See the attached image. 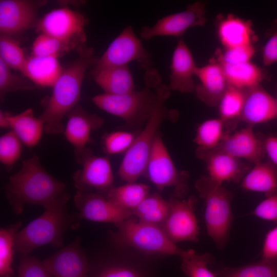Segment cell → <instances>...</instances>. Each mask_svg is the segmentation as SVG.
I'll list each match as a JSON object with an SVG mask.
<instances>
[{"mask_svg":"<svg viewBox=\"0 0 277 277\" xmlns=\"http://www.w3.org/2000/svg\"><path fill=\"white\" fill-rule=\"evenodd\" d=\"M9 127L17 135L23 144L29 148L36 146L39 142L44 123L39 117L34 115L32 109L12 115L6 112Z\"/></svg>","mask_w":277,"mask_h":277,"instance_id":"obj_26","label":"cell"},{"mask_svg":"<svg viewBox=\"0 0 277 277\" xmlns=\"http://www.w3.org/2000/svg\"><path fill=\"white\" fill-rule=\"evenodd\" d=\"M68 195L45 209L41 215L19 230L15 236V249L20 254H30L38 247L51 245L62 247L65 232L73 226L67 209Z\"/></svg>","mask_w":277,"mask_h":277,"instance_id":"obj_3","label":"cell"},{"mask_svg":"<svg viewBox=\"0 0 277 277\" xmlns=\"http://www.w3.org/2000/svg\"><path fill=\"white\" fill-rule=\"evenodd\" d=\"M252 214L257 217L277 224V192L266 196Z\"/></svg>","mask_w":277,"mask_h":277,"instance_id":"obj_43","label":"cell"},{"mask_svg":"<svg viewBox=\"0 0 277 277\" xmlns=\"http://www.w3.org/2000/svg\"><path fill=\"white\" fill-rule=\"evenodd\" d=\"M67 184L55 179L43 167L37 155L23 161L21 169L11 176L5 187L6 197L16 214L26 205L44 209L69 195Z\"/></svg>","mask_w":277,"mask_h":277,"instance_id":"obj_1","label":"cell"},{"mask_svg":"<svg viewBox=\"0 0 277 277\" xmlns=\"http://www.w3.org/2000/svg\"><path fill=\"white\" fill-rule=\"evenodd\" d=\"M217 33L225 49L253 44L254 32L251 22L234 14H228L220 18Z\"/></svg>","mask_w":277,"mask_h":277,"instance_id":"obj_23","label":"cell"},{"mask_svg":"<svg viewBox=\"0 0 277 277\" xmlns=\"http://www.w3.org/2000/svg\"><path fill=\"white\" fill-rule=\"evenodd\" d=\"M197 66L184 40L180 38L174 50L170 66V90L181 93L193 92L196 85L193 80Z\"/></svg>","mask_w":277,"mask_h":277,"instance_id":"obj_19","label":"cell"},{"mask_svg":"<svg viewBox=\"0 0 277 277\" xmlns=\"http://www.w3.org/2000/svg\"><path fill=\"white\" fill-rule=\"evenodd\" d=\"M216 149L254 164L262 161L266 155L263 138L259 137L249 125L234 133H226Z\"/></svg>","mask_w":277,"mask_h":277,"instance_id":"obj_18","label":"cell"},{"mask_svg":"<svg viewBox=\"0 0 277 277\" xmlns=\"http://www.w3.org/2000/svg\"><path fill=\"white\" fill-rule=\"evenodd\" d=\"M45 2L28 0L0 1L1 34L13 36L35 27L38 10Z\"/></svg>","mask_w":277,"mask_h":277,"instance_id":"obj_14","label":"cell"},{"mask_svg":"<svg viewBox=\"0 0 277 277\" xmlns=\"http://www.w3.org/2000/svg\"><path fill=\"white\" fill-rule=\"evenodd\" d=\"M149 187L144 184L127 183L113 187L106 197L117 206L133 211L149 194Z\"/></svg>","mask_w":277,"mask_h":277,"instance_id":"obj_29","label":"cell"},{"mask_svg":"<svg viewBox=\"0 0 277 277\" xmlns=\"http://www.w3.org/2000/svg\"><path fill=\"white\" fill-rule=\"evenodd\" d=\"M92 74L94 82L104 93L123 94L135 90L133 75L128 65L106 68Z\"/></svg>","mask_w":277,"mask_h":277,"instance_id":"obj_27","label":"cell"},{"mask_svg":"<svg viewBox=\"0 0 277 277\" xmlns=\"http://www.w3.org/2000/svg\"><path fill=\"white\" fill-rule=\"evenodd\" d=\"M262 259H277V226L267 233L262 250Z\"/></svg>","mask_w":277,"mask_h":277,"instance_id":"obj_45","label":"cell"},{"mask_svg":"<svg viewBox=\"0 0 277 277\" xmlns=\"http://www.w3.org/2000/svg\"><path fill=\"white\" fill-rule=\"evenodd\" d=\"M145 87L123 94L104 93L94 96L92 101L100 109L118 117L127 124L146 123L158 98V87L145 83Z\"/></svg>","mask_w":277,"mask_h":277,"instance_id":"obj_7","label":"cell"},{"mask_svg":"<svg viewBox=\"0 0 277 277\" xmlns=\"http://www.w3.org/2000/svg\"><path fill=\"white\" fill-rule=\"evenodd\" d=\"M221 277H277V259L261 261L238 267H225Z\"/></svg>","mask_w":277,"mask_h":277,"instance_id":"obj_34","label":"cell"},{"mask_svg":"<svg viewBox=\"0 0 277 277\" xmlns=\"http://www.w3.org/2000/svg\"><path fill=\"white\" fill-rule=\"evenodd\" d=\"M74 201L80 219L115 224L134 215L132 210L122 208L106 197L90 191L76 190Z\"/></svg>","mask_w":277,"mask_h":277,"instance_id":"obj_15","label":"cell"},{"mask_svg":"<svg viewBox=\"0 0 277 277\" xmlns=\"http://www.w3.org/2000/svg\"><path fill=\"white\" fill-rule=\"evenodd\" d=\"M276 108H277V98H276Z\"/></svg>","mask_w":277,"mask_h":277,"instance_id":"obj_49","label":"cell"},{"mask_svg":"<svg viewBox=\"0 0 277 277\" xmlns=\"http://www.w3.org/2000/svg\"><path fill=\"white\" fill-rule=\"evenodd\" d=\"M255 53L253 44L225 48L223 52L217 49L215 59L227 64L243 63L251 62Z\"/></svg>","mask_w":277,"mask_h":277,"instance_id":"obj_41","label":"cell"},{"mask_svg":"<svg viewBox=\"0 0 277 277\" xmlns=\"http://www.w3.org/2000/svg\"><path fill=\"white\" fill-rule=\"evenodd\" d=\"M168 86L162 84L158 87L157 102L141 132L136 136L133 144L121 162L118 174L127 183H134L145 175L155 138L162 123L171 117L172 112L167 108L165 102L170 95Z\"/></svg>","mask_w":277,"mask_h":277,"instance_id":"obj_4","label":"cell"},{"mask_svg":"<svg viewBox=\"0 0 277 277\" xmlns=\"http://www.w3.org/2000/svg\"><path fill=\"white\" fill-rule=\"evenodd\" d=\"M181 259V270L188 277H216L207 267L214 260L211 254H198L193 250H189L188 254Z\"/></svg>","mask_w":277,"mask_h":277,"instance_id":"obj_35","label":"cell"},{"mask_svg":"<svg viewBox=\"0 0 277 277\" xmlns=\"http://www.w3.org/2000/svg\"><path fill=\"white\" fill-rule=\"evenodd\" d=\"M0 127L2 128H8L9 123L6 112L0 111Z\"/></svg>","mask_w":277,"mask_h":277,"instance_id":"obj_48","label":"cell"},{"mask_svg":"<svg viewBox=\"0 0 277 277\" xmlns=\"http://www.w3.org/2000/svg\"><path fill=\"white\" fill-rule=\"evenodd\" d=\"M169 210L168 200L154 193L149 194L133 211L140 220L160 226L166 219Z\"/></svg>","mask_w":277,"mask_h":277,"instance_id":"obj_31","label":"cell"},{"mask_svg":"<svg viewBox=\"0 0 277 277\" xmlns=\"http://www.w3.org/2000/svg\"><path fill=\"white\" fill-rule=\"evenodd\" d=\"M23 143L11 130L0 137V161L10 169L20 159L23 151Z\"/></svg>","mask_w":277,"mask_h":277,"instance_id":"obj_39","label":"cell"},{"mask_svg":"<svg viewBox=\"0 0 277 277\" xmlns=\"http://www.w3.org/2000/svg\"><path fill=\"white\" fill-rule=\"evenodd\" d=\"M145 174L158 190L173 187L175 197L179 199L188 192L189 175L176 169L160 132L155 138Z\"/></svg>","mask_w":277,"mask_h":277,"instance_id":"obj_9","label":"cell"},{"mask_svg":"<svg viewBox=\"0 0 277 277\" xmlns=\"http://www.w3.org/2000/svg\"><path fill=\"white\" fill-rule=\"evenodd\" d=\"M215 61L221 66L228 85L238 89L245 90L260 85L268 77L265 69L251 62L230 64Z\"/></svg>","mask_w":277,"mask_h":277,"instance_id":"obj_24","label":"cell"},{"mask_svg":"<svg viewBox=\"0 0 277 277\" xmlns=\"http://www.w3.org/2000/svg\"><path fill=\"white\" fill-rule=\"evenodd\" d=\"M169 210L164 222L160 226L174 243L183 241L197 242L199 227L195 215L196 199L172 197L168 200Z\"/></svg>","mask_w":277,"mask_h":277,"instance_id":"obj_12","label":"cell"},{"mask_svg":"<svg viewBox=\"0 0 277 277\" xmlns=\"http://www.w3.org/2000/svg\"><path fill=\"white\" fill-rule=\"evenodd\" d=\"M245 92L241 121L252 126L277 118L276 98L261 85L245 89Z\"/></svg>","mask_w":277,"mask_h":277,"instance_id":"obj_21","label":"cell"},{"mask_svg":"<svg viewBox=\"0 0 277 277\" xmlns=\"http://www.w3.org/2000/svg\"><path fill=\"white\" fill-rule=\"evenodd\" d=\"M18 277H53L43 263L30 254H20Z\"/></svg>","mask_w":277,"mask_h":277,"instance_id":"obj_42","label":"cell"},{"mask_svg":"<svg viewBox=\"0 0 277 277\" xmlns=\"http://www.w3.org/2000/svg\"><path fill=\"white\" fill-rule=\"evenodd\" d=\"M205 3L196 1L188 5L184 11L161 18L153 26L143 27L140 36L145 40L157 36L180 37L188 29L205 24Z\"/></svg>","mask_w":277,"mask_h":277,"instance_id":"obj_13","label":"cell"},{"mask_svg":"<svg viewBox=\"0 0 277 277\" xmlns=\"http://www.w3.org/2000/svg\"><path fill=\"white\" fill-rule=\"evenodd\" d=\"M245 97V90L228 85L217 105L220 118L225 127H232L241 121Z\"/></svg>","mask_w":277,"mask_h":277,"instance_id":"obj_30","label":"cell"},{"mask_svg":"<svg viewBox=\"0 0 277 277\" xmlns=\"http://www.w3.org/2000/svg\"><path fill=\"white\" fill-rule=\"evenodd\" d=\"M72 49L71 46L59 39L41 33L33 43L32 53L36 56L58 57Z\"/></svg>","mask_w":277,"mask_h":277,"instance_id":"obj_37","label":"cell"},{"mask_svg":"<svg viewBox=\"0 0 277 277\" xmlns=\"http://www.w3.org/2000/svg\"><path fill=\"white\" fill-rule=\"evenodd\" d=\"M195 187L205 203L204 217L208 234L222 249L228 242L233 220V195L223 184L206 175L197 180Z\"/></svg>","mask_w":277,"mask_h":277,"instance_id":"obj_5","label":"cell"},{"mask_svg":"<svg viewBox=\"0 0 277 277\" xmlns=\"http://www.w3.org/2000/svg\"><path fill=\"white\" fill-rule=\"evenodd\" d=\"M268 35V40L262 50L263 62L265 66L277 62V19L272 22Z\"/></svg>","mask_w":277,"mask_h":277,"instance_id":"obj_44","label":"cell"},{"mask_svg":"<svg viewBox=\"0 0 277 277\" xmlns=\"http://www.w3.org/2000/svg\"><path fill=\"white\" fill-rule=\"evenodd\" d=\"M135 137L134 134L127 131H117L108 133L103 138L104 150L110 155L126 152Z\"/></svg>","mask_w":277,"mask_h":277,"instance_id":"obj_40","label":"cell"},{"mask_svg":"<svg viewBox=\"0 0 277 277\" xmlns=\"http://www.w3.org/2000/svg\"><path fill=\"white\" fill-rule=\"evenodd\" d=\"M0 58L10 68L22 73L27 58L24 51L12 36L1 34Z\"/></svg>","mask_w":277,"mask_h":277,"instance_id":"obj_36","label":"cell"},{"mask_svg":"<svg viewBox=\"0 0 277 277\" xmlns=\"http://www.w3.org/2000/svg\"><path fill=\"white\" fill-rule=\"evenodd\" d=\"M225 124L220 118H210L201 123L197 127L194 142L197 150L209 151L218 147L224 136Z\"/></svg>","mask_w":277,"mask_h":277,"instance_id":"obj_33","label":"cell"},{"mask_svg":"<svg viewBox=\"0 0 277 277\" xmlns=\"http://www.w3.org/2000/svg\"><path fill=\"white\" fill-rule=\"evenodd\" d=\"M266 155L269 162L277 167V136L270 135L263 138Z\"/></svg>","mask_w":277,"mask_h":277,"instance_id":"obj_47","label":"cell"},{"mask_svg":"<svg viewBox=\"0 0 277 277\" xmlns=\"http://www.w3.org/2000/svg\"><path fill=\"white\" fill-rule=\"evenodd\" d=\"M196 154L205 162L207 176L221 184L225 182L241 181L250 169L242 160L217 149L209 151L197 150Z\"/></svg>","mask_w":277,"mask_h":277,"instance_id":"obj_17","label":"cell"},{"mask_svg":"<svg viewBox=\"0 0 277 277\" xmlns=\"http://www.w3.org/2000/svg\"><path fill=\"white\" fill-rule=\"evenodd\" d=\"M78 57L66 68L53 86L52 94L39 117L44 131L50 134L63 133V120L78 105L87 70L95 65L97 57L93 49L86 45L77 49Z\"/></svg>","mask_w":277,"mask_h":277,"instance_id":"obj_2","label":"cell"},{"mask_svg":"<svg viewBox=\"0 0 277 277\" xmlns=\"http://www.w3.org/2000/svg\"><path fill=\"white\" fill-rule=\"evenodd\" d=\"M195 76L200 82L194 90L197 98L208 106H217L228 87L220 65L211 59L208 64L197 66Z\"/></svg>","mask_w":277,"mask_h":277,"instance_id":"obj_20","label":"cell"},{"mask_svg":"<svg viewBox=\"0 0 277 277\" xmlns=\"http://www.w3.org/2000/svg\"><path fill=\"white\" fill-rule=\"evenodd\" d=\"M117 231L112 233L114 242L135 248L148 253H159L180 256L189 251L177 246L159 225L144 222L133 215L114 224Z\"/></svg>","mask_w":277,"mask_h":277,"instance_id":"obj_6","label":"cell"},{"mask_svg":"<svg viewBox=\"0 0 277 277\" xmlns=\"http://www.w3.org/2000/svg\"><path fill=\"white\" fill-rule=\"evenodd\" d=\"M96 277H141L132 268L124 266L112 265L103 268Z\"/></svg>","mask_w":277,"mask_h":277,"instance_id":"obj_46","label":"cell"},{"mask_svg":"<svg viewBox=\"0 0 277 277\" xmlns=\"http://www.w3.org/2000/svg\"><path fill=\"white\" fill-rule=\"evenodd\" d=\"M77 162L81 168L73 175L76 190L88 191L94 189L108 191L113 187L114 176L109 159L93 154L87 148L74 150Z\"/></svg>","mask_w":277,"mask_h":277,"instance_id":"obj_11","label":"cell"},{"mask_svg":"<svg viewBox=\"0 0 277 277\" xmlns=\"http://www.w3.org/2000/svg\"><path fill=\"white\" fill-rule=\"evenodd\" d=\"M22 225L20 221L0 229V277H14L12 267L15 249V236Z\"/></svg>","mask_w":277,"mask_h":277,"instance_id":"obj_32","label":"cell"},{"mask_svg":"<svg viewBox=\"0 0 277 277\" xmlns=\"http://www.w3.org/2000/svg\"><path fill=\"white\" fill-rule=\"evenodd\" d=\"M135 61L145 71L154 67L151 55L144 47L131 26L125 27L98 58L92 73L113 67L128 65Z\"/></svg>","mask_w":277,"mask_h":277,"instance_id":"obj_8","label":"cell"},{"mask_svg":"<svg viewBox=\"0 0 277 277\" xmlns=\"http://www.w3.org/2000/svg\"><path fill=\"white\" fill-rule=\"evenodd\" d=\"M63 70L58 57L32 55L27 58L22 74L35 85L53 87Z\"/></svg>","mask_w":277,"mask_h":277,"instance_id":"obj_25","label":"cell"},{"mask_svg":"<svg viewBox=\"0 0 277 277\" xmlns=\"http://www.w3.org/2000/svg\"><path fill=\"white\" fill-rule=\"evenodd\" d=\"M43 263L53 277H89L90 267L79 237Z\"/></svg>","mask_w":277,"mask_h":277,"instance_id":"obj_16","label":"cell"},{"mask_svg":"<svg viewBox=\"0 0 277 277\" xmlns=\"http://www.w3.org/2000/svg\"><path fill=\"white\" fill-rule=\"evenodd\" d=\"M241 184L245 190L266 196L277 192V167L269 161L258 162L246 173Z\"/></svg>","mask_w":277,"mask_h":277,"instance_id":"obj_28","label":"cell"},{"mask_svg":"<svg viewBox=\"0 0 277 277\" xmlns=\"http://www.w3.org/2000/svg\"><path fill=\"white\" fill-rule=\"evenodd\" d=\"M89 22L83 14L68 8L53 10L38 20V31L52 36L77 49L86 41L85 28Z\"/></svg>","mask_w":277,"mask_h":277,"instance_id":"obj_10","label":"cell"},{"mask_svg":"<svg viewBox=\"0 0 277 277\" xmlns=\"http://www.w3.org/2000/svg\"><path fill=\"white\" fill-rule=\"evenodd\" d=\"M11 68L0 58V98L3 101L6 95L17 91L34 89L32 83L27 79L13 74Z\"/></svg>","mask_w":277,"mask_h":277,"instance_id":"obj_38","label":"cell"},{"mask_svg":"<svg viewBox=\"0 0 277 277\" xmlns=\"http://www.w3.org/2000/svg\"><path fill=\"white\" fill-rule=\"evenodd\" d=\"M67 116L68 119L63 133L74 150L82 149L91 143L92 131L99 129L104 122L102 117L88 112L80 105Z\"/></svg>","mask_w":277,"mask_h":277,"instance_id":"obj_22","label":"cell"}]
</instances>
